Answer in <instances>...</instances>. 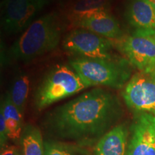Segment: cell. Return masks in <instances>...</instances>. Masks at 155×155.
Returning <instances> with one entry per match:
<instances>
[{
	"label": "cell",
	"mask_w": 155,
	"mask_h": 155,
	"mask_svg": "<svg viewBox=\"0 0 155 155\" xmlns=\"http://www.w3.org/2000/svg\"><path fill=\"white\" fill-rule=\"evenodd\" d=\"M125 17L137 29H155V10L151 0H129Z\"/></svg>",
	"instance_id": "12"
},
{
	"label": "cell",
	"mask_w": 155,
	"mask_h": 155,
	"mask_svg": "<svg viewBox=\"0 0 155 155\" xmlns=\"http://www.w3.org/2000/svg\"><path fill=\"white\" fill-rule=\"evenodd\" d=\"M114 43L111 40L82 28H75L70 31L62 42L64 50L73 57L119 59L121 57L114 52Z\"/></svg>",
	"instance_id": "5"
},
{
	"label": "cell",
	"mask_w": 155,
	"mask_h": 155,
	"mask_svg": "<svg viewBox=\"0 0 155 155\" xmlns=\"http://www.w3.org/2000/svg\"><path fill=\"white\" fill-rule=\"evenodd\" d=\"M73 25L94 32L111 40H121L122 31L119 22L108 10L95 12L83 15L75 20Z\"/></svg>",
	"instance_id": "10"
},
{
	"label": "cell",
	"mask_w": 155,
	"mask_h": 155,
	"mask_svg": "<svg viewBox=\"0 0 155 155\" xmlns=\"http://www.w3.org/2000/svg\"><path fill=\"white\" fill-rule=\"evenodd\" d=\"M1 148V154H0V155H19L17 148L15 146L5 145Z\"/></svg>",
	"instance_id": "19"
},
{
	"label": "cell",
	"mask_w": 155,
	"mask_h": 155,
	"mask_svg": "<svg viewBox=\"0 0 155 155\" xmlns=\"http://www.w3.org/2000/svg\"><path fill=\"white\" fill-rule=\"evenodd\" d=\"M42 9L39 0H2V28L9 35L24 32Z\"/></svg>",
	"instance_id": "8"
},
{
	"label": "cell",
	"mask_w": 155,
	"mask_h": 155,
	"mask_svg": "<svg viewBox=\"0 0 155 155\" xmlns=\"http://www.w3.org/2000/svg\"><path fill=\"white\" fill-rule=\"evenodd\" d=\"M69 65L92 86L119 89L130 80V63L126 58L117 60L91 59L73 57Z\"/></svg>",
	"instance_id": "4"
},
{
	"label": "cell",
	"mask_w": 155,
	"mask_h": 155,
	"mask_svg": "<svg viewBox=\"0 0 155 155\" xmlns=\"http://www.w3.org/2000/svg\"><path fill=\"white\" fill-rule=\"evenodd\" d=\"M123 114L116 94L96 88L52 110L44 124L55 137L83 146L99 140L116 127Z\"/></svg>",
	"instance_id": "1"
},
{
	"label": "cell",
	"mask_w": 155,
	"mask_h": 155,
	"mask_svg": "<svg viewBox=\"0 0 155 155\" xmlns=\"http://www.w3.org/2000/svg\"><path fill=\"white\" fill-rule=\"evenodd\" d=\"M70 65L57 64L45 75L35 93V106L41 111L54 103L91 87Z\"/></svg>",
	"instance_id": "3"
},
{
	"label": "cell",
	"mask_w": 155,
	"mask_h": 155,
	"mask_svg": "<svg viewBox=\"0 0 155 155\" xmlns=\"http://www.w3.org/2000/svg\"><path fill=\"white\" fill-rule=\"evenodd\" d=\"M23 155H44L45 143L40 130L32 124L25 125L20 137Z\"/></svg>",
	"instance_id": "15"
},
{
	"label": "cell",
	"mask_w": 155,
	"mask_h": 155,
	"mask_svg": "<svg viewBox=\"0 0 155 155\" xmlns=\"http://www.w3.org/2000/svg\"><path fill=\"white\" fill-rule=\"evenodd\" d=\"M122 96L130 109L155 116V70L133 75L124 86Z\"/></svg>",
	"instance_id": "7"
},
{
	"label": "cell",
	"mask_w": 155,
	"mask_h": 155,
	"mask_svg": "<svg viewBox=\"0 0 155 155\" xmlns=\"http://www.w3.org/2000/svg\"><path fill=\"white\" fill-rule=\"evenodd\" d=\"M64 31L61 17L56 12L34 20L12 45L2 63L9 61L28 63L55 50Z\"/></svg>",
	"instance_id": "2"
},
{
	"label": "cell",
	"mask_w": 155,
	"mask_h": 155,
	"mask_svg": "<svg viewBox=\"0 0 155 155\" xmlns=\"http://www.w3.org/2000/svg\"><path fill=\"white\" fill-rule=\"evenodd\" d=\"M119 48L130 65L139 72L155 70V29H137L119 40Z\"/></svg>",
	"instance_id": "6"
},
{
	"label": "cell",
	"mask_w": 155,
	"mask_h": 155,
	"mask_svg": "<svg viewBox=\"0 0 155 155\" xmlns=\"http://www.w3.org/2000/svg\"><path fill=\"white\" fill-rule=\"evenodd\" d=\"M128 131L124 124L116 125L96 143L94 155H127Z\"/></svg>",
	"instance_id": "11"
},
{
	"label": "cell",
	"mask_w": 155,
	"mask_h": 155,
	"mask_svg": "<svg viewBox=\"0 0 155 155\" xmlns=\"http://www.w3.org/2000/svg\"><path fill=\"white\" fill-rule=\"evenodd\" d=\"M7 139L9 138L5 119L4 117L3 114L0 112V142H1V147L6 145L5 144Z\"/></svg>",
	"instance_id": "18"
},
{
	"label": "cell",
	"mask_w": 155,
	"mask_h": 155,
	"mask_svg": "<svg viewBox=\"0 0 155 155\" xmlns=\"http://www.w3.org/2000/svg\"><path fill=\"white\" fill-rule=\"evenodd\" d=\"M127 155H155V116L142 113L131 127Z\"/></svg>",
	"instance_id": "9"
},
{
	"label": "cell",
	"mask_w": 155,
	"mask_h": 155,
	"mask_svg": "<svg viewBox=\"0 0 155 155\" xmlns=\"http://www.w3.org/2000/svg\"><path fill=\"white\" fill-rule=\"evenodd\" d=\"M151 2H152V5H153V7H154V10H155V0H151Z\"/></svg>",
	"instance_id": "21"
},
{
	"label": "cell",
	"mask_w": 155,
	"mask_h": 155,
	"mask_svg": "<svg viewBox=\"0 0 155 155\" xmlns=\"http://www.w3.org/2000/svg\"><path fill=\"white\" fill-rule=\"evenodd\" d=\"M113 0H75L71 9L73 20L83 15L101 10H108Z\"/></svg>",
	"instance_id": "16"
},
{
	"label": "cell",
	"mask_w": 155,
	"mask_h": 155,
	"mask_svg": "<svg viewBox=\"0 0 155 155\" xmlns=\"http://www.w3.org/2000/svg\"><path fill=\"white\" fill-rule=\"evenodd\" d=\"M30 91V78L28 74L18 69L11 82V86L7 94L14 105L22 114L28 101Z\"/></svg>",
	"instance_id": "14"
},
{
	"label": "cell",
	"mask_w": 155,
	"mask_h": 155,
	"mask_svg": "<svg viewBox=\"0 0 155 155\" xmlns=\"http://www.w3.org/2000/svg\"><path fill=\"white\" fill-rule=\"evenodd\" d=\"M60 1H61V0H39V2L41 4V5L42 6L43 8L45 7H46V6L52 5V4H55Z\"/></svg>",
	"instance_id": "20"
},
{
	"label": "cell",
	"mask_w": 155,
	"mask_h": 155,
	"mask_svg": "<svg viewBox=\"0 0 155 155\" xmlns=\"http://www.w3.org/2000/svg\"><path fill=\"white\" fill-rule=\"evenodd\" d=\"M5 119L8 138L12 140L20 139L23 130V114L14 105L7 94L1 103V111Z\"/></svg>",
	"instance_id": "13"
},
{
	"label": "cell",
	"mask_w": 155,
	"mask_h": 155,
	"mask_svg": "<svg viewBox=\"0 0 155 155\" xmlns=\"http://www.w3.org/2000/svg\"><path fill=\"white\" fill-rule=\"evenodd\" d=\"M44 155H91V153L82 145L50 140L45 142Z\"/></svg>",
	"instance_id": "17"
}]
</instances>
